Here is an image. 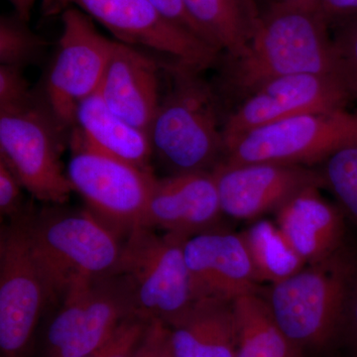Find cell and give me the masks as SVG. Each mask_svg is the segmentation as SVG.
<instances>
[{"label":"cell","instance_id":"5b68a950","mask_svg":"<svg viewBox=\"0 0 357 357\" xmlns=\"http://www.w3.org/2000/svg\"><path fill=\"white\" fill-rule=\"evenodd\" d=\"M187 239L146 227H135L124 238L115 273L128 281L137 312L145 318L170 326L194 302L185 258Z\"/></svg>","mask_w":357,"mask_h":357},{"label":"cell","instance_id":"ac0fdd59","mask_svg":"<svg viewBox=\"0 0 357 357\" xmlns=\"http://www.w3.org/2000/svg\"><path fill=\"white\" fill-rule=\"evenodd\" d=\"M319 189L307 188L275 213V222L307 265L330 257L349 243L344 213L324 199Z\"/></svg>","mask_w":357,"mask_h":357},{"label":"cell","instance_id":"277c9868","mask_svg":"<svg viewBox=\"0 0 357 357\" xmlns=\"http://www.w3.org/2000/svg\"><path fill=\"white\" fill-rule=\"evenodd\" d=\"M27 223L51 300L79 284L116 272L121 237L91 211L28 215Z\"/></svg>","mask_w":357,"mask_h":357},{"label":"cell","instance_id":"9a60e30c","mask_svg":"<svg viewBox=\"0 0 357 357\" xmlns=\"http://www.w3.org/2000/svg\"><path fill=\"white\" fill-rule=\"evenodd\" d=\"M185 258L194 300L234 302L261 292L241 234L215 229L189 237Z\"/></svg>","mask_w":357,"mask_h":357},{"label":"cell","instance_id":"2e32d148","mask_svg":"<svg viewBox=\"0 0 357 357\" xmlns=\"http://www.w3.org/2000/svg\"><path fill=\"white\" fill-rule=\"evenodd\" d=\"M222 215L211 172L172 174L155 180L142 227L189 238L218 229Z\"/></svg>","mask_w":357,"mask_h":357},{"label":"cell","instance_id":"3957f363","mask_svg":"<svg viewBox=\"0 0 357 357\" xmlns=\"http://www.w3.org/2000/svg\"><path fill=\"white\" fill-rule=\"evenodd\" d=\"M168 68L173 82L148 133L153 154L173 174L211 172L225 154L220 96L201 70L178 63Z\"/></svg>","mask_w":357,"mask_h":357},{"label":"cell","instance_id":"d6a6232c","mask_svg":"<svg viewBox=\"0 0 357 357\" xmlns=\"http://www.w3.org/2000/svg\"><path fill=\"white\" fill-rule=\"evenodd\" d=\"M319 11L328 25H337L357 16V0H323Z\"/></svg>","mask_w":357,"mask_h":357},{"label":"cell","instance_id":"f546056e","mask_svg":"<svg viewBox=\"0 0 357 357\" xmlns=\"http://www.w3.org/2000/svg\"><path fill=\"white\" fill-rule=\"evenodd\" d=\"M22 189L20 181L13 169L3 159L0 158V211L2 217L17 218L22 206Z\"/></svg>","mask_w":357,"mask_h":357},{"label":"cell","instance_id":"e575fe53","mask_svg":"<svg viewBox=\"0 0 357 357\" xmlns=\"http://www.w3.org/2000/svg\"><path fill=\"white\" fill-rule=\"evenodd\" d=\"M323 0H269V4L302 7V8L319 10Z\"/></svg>","mask_w":357,"mask_h":357},{"label":"cell","instance_id":"4fadbf2b","mask_svg":"<svg viewBox=\"0 0 357 357\" xmlns=\"http://www.w3.org/2000/svg\"><path fill=\"white\" fill-rule=\"evenodd\" d=\"M351 102L335 75L277 77L246 96L223 121V141L297 115L344 109Z\"/></svg>","mask_w":357,"mask_h":357},{"label":"cell","instance_id":"7a4b0ae2","mask_svg":"<svg viewBox=\"0 0 357 357\" xmlns=\"http://www.w3.org/2000/svg\"><path fill=\"white\" fill-rule=\"evenodd\" d=\"M356 264L357 249L347 243L330 257L262 289L275 321L305 356L337 351Z\"/></svg>","mask_w":357,"mask_h":357},{"label":"cell","instance_id":"f1b7e54d","mask_svg":"<svg viewBox=\"0 0 357 357\" xmlns=\"http://www.w3.org/2000/svg\"><path fill=\"white\" fill-rule=\"evenodd\" d=\"M337 351H344V357H357V264L345 304Z\"/></svg>","mask_w":357,"mask_h":357},{"label":"cell","instance_id":"7c38bea8","mask_svg":"<svg viewBox=\"0 0 357 357\" xmlns=\"http://www.w3.org/2000/svg\"><path fill=\"white\" fill-rule=\"evenodd\" d=\"M61 15L62 33L45 82V103L70 129L79 103L100 89L116 40L103 36L77 7H68Z\"/></svg>","mask_w":357,"mask_h":357},{"label":"cell","instance_id":"4dcf8cb0","mask_svg":"<svg viewBox=\"0 0 357 357\" xmlns=\"http://www.w3.org/2000/svg\"><path fill=\"white\" fill-rule=\"evenodd\" d=\"M149 1L153 4L155 8L162 15L165 16L167 20H170L174 24L178 25V27L187 30L188 32L196 35L199 39L211 44L208 39H206V37L204 36L201 28L199 27V25L192 20L190 14L188 13L182 0H149Z\"/></svg>","mask_w":357,"mask_h":357},{"label":"cell","instance_id":"8992f818","mask_svg":"<svg viewBox=\"0 0 357 357\" xmlns=\"http://www.w3.org/2000/svg\"><path fill=\"white\" fill-rule=\"evenodd\" d=\"M357 144V112L347 109L289 117L225 142L220 163L312 167Z\"/></svg>","mask_w":357,"mask_h":357},{"label":"cell","instance_id":"ba28073f","mask_svg":"<svg viewBox=\"0 0 357 357\" xmlns=\"http://www.w3.org/2000/svg\"><path fill=\"white\" fill-rule=\"evenodd\" d=\"M72 153L67 175L96 218L119 236L142 227L156 177L153 171L114 158L89 146L75 129L70 132Z\"/></svg>","mask_w":357,"mask_h":357},{"label":"cell","instance_id":"d6986e66","mask_svg":"<svg viewBox=\"0 0 357 357\" xmlns=\"http://www.w3.org/2000/svg\"><path fill=\"white\" fill-rule=\"evenodd\" d=\"M167 326L171 357H236L238 325L234 302L195 300Z\"/></svg>","mask_w":357,"mask_h":357},{"label":"cell","instance_id":"8fae6325","mask_svg":"<svg viewBox=\"0 0 357 357\" xmlns=\"http://www.w3.org/2000/svg\"><path fill=\"white\" fill-rule=\"evenodd\" d=\"M62 298L47 331V357L86 356L138 312L132 289L119 273L79 284Z\"/></svg>","mask_w":357,"mask_h":357},{"label":"cell","instance_id":"6da1fadb","mask_svg":"<svg viewBox=\"0 0 357 357\" xmlns=\"http://www.w3.org/2000/svg\"><path fill=\"white\" fill-rule=\"evenodd\" d=\"M328 23L321 11L269 4L245 52L225 58L222 93L239 102L263 84L296 74L337 75Z\"/></svg>","mask_w":357,"mask_h":357},{"label":"cell","instance_id":"836d02e7","mask_svg":"<svg viewBox=\"0 0 357 357\" xmlns=\"http://www.w3.org/2000/svg\"><path fill=\"white\" fill-rule=\"evenodd\" d=\"M9 2L14 7V13L17 14L21 20L29 22L36 0H9Z\"/></svg>","mask_w":357,"mask_h":357},{"label":"cell","instance_id":"9c48e42d","mask_svg":"<svg viewBox=\"0 0 357 357\" xmlns=\"http://www.w3.org/2000/svg\"><path fill=\"white\" fill-rule=\"evenodd\" d=\"M77 7L98 21L121 43L169 56L174 62L204 70L220 60V52L174 24L149 0H47V11Z\"/></svg>","mask_w":357,"mask_h":357},{"label":"cell","instance_id":"d4e9b609","mask_svg":"<svg viewBox=\"0 0 357 357\" xmlns=\"http://www.w3.org/2000/svg\"><path fill=\"white\" fill-rule=\"evenodd\" d=\"M46 46L43 38L35 34L28 22L17 14L0 17V65L22 69L32 64Z\"/></svg>","mask_w":357,"mask_h":357},{"label":"cell","instance_id":"52a82bcc","mask_svg":"<svg viewBox=\"0 0 357 357\" xmlns=\"http://www.w3.org/2000/svg\"><path fill=\"white\" fill-rule=\"evenodd\" d=\"M66 130L46 103L37 100L0 112V158L26 191L44 203L64 204L74 192L62 163Z\"/></svg>","mask_w":357,"mask_h":357},{"label":"cell","instance_id":"cb8c5ba5","mask_svg":"<svg viewBox=\"0 0 357 357\" xmlns=\"http://www.w3.org/2000/svg\"><path fill=\"white\" fill-rule=\"evenodd\" d=\"M319 171L325 188L337 199L347 220L357 227V144L338 150Z\"/></svg>","mask_w":357,"mask_h":357},{"label":"cell","instance_id":"1f68e13d","mask_svg":"<svg viewBox=\"0 0 357 357\" xmlns=\"http://www.w3.org/2000/svg\"><path fill=\"white\" fill-rule=\"evenodd\" d=\"M169 328L160 319H152L135 357H171Z\"/></svg>","mask_w":357,"mask_h":357},{"label":"cell","instance_id":"5bb4252c","mask_svg":"<svg viewBox=\"0 0 357 357\" xmlns=\"http://www.w3.org/2000/svg\"><path fill=\"white\" fill-rule=\"evenodd\" d=\"M211 174L223 215L236 220H260L307 188H325L321 171L306 166L220 163Z\"/></svg>","mask_w":357,"mask_h":357},{"label":"cell","instance_id":"e0dca14e","mask_svg":"<svg viewBox=\"0 0 357 357\" xmlns=\"http://www.w3.org/2000/svg\"><path fill=\"white\" fill-rule=\"evenodd\" d=\"M160 70L137 47L116 41L98 93L115 114L149 133L162 98Z\"/></svg>","mask_w":357,"mask_h":357},{"label":"cell","instance_id":"4316f807","mask_svg":"<svg viewBox=\"0 0 357 357\" xmlns=\"http://www.w3.org/2000/svg\"><path fill=\"white\" fill-rule=\"evenodd\" d=\"M151 321L139 312L131 314L105 344L82 357H135Z\"/></svg>","mask_w":357,"mask_h":357},{"label":"cell","instance_id":"83f0119b","mask_svg":"<svg viewBox=\"0 0 357 357\" xmlns=\"http://www.w3.org/2000/svg\"><path fill=\"white\" fill-rule=\"evenodd\" d=\"M35 100L22 69L0 65V112L21 109Z\"/></svg>","mask_w":357,"mask_h":357},{"label":"cell","instance_id":"ffe728a7","mask_svg":"<svg viewBox=\"0 0 357 357\" xmlns=\"http://www.w3.org/2000/svg\"><path fill=\"white\" fill-rule=\"evenodd\" d=\"M72 128L98 151L152 171L150 162L154 154L149 134L115 114L98 91L79 103Z\"/></svg>","mask_w":357,"mask_h":357},{"label":"cell","instance_id":"484cf974","mask_svg":"<svg viewBox=\"0 0 357 357\" xmlns=\"http://www.w3.org/2000/svg\"><path fill=\"white\" fill-rule=\"evenodd\" d=\"M333 38L337 75L351 100L357 102V16L342 21Z\"/></svg>","mask_w":357,"mask_h":357},{"label":"cell","instance_id":"30bf717a","mask_svg":"<svg viewBox=\"0 0 357 357\" xmlns=\"http://www.w3.org/2000/svg\"><path fill=\"white\" fill-rule=\"evenodd\" d=\"M28 215L14 218L0 239V354L25 357L51 296L33 251Z\"/></svg>","mask_w":357,"mask_h":357},{"label":"cell","instance_id":"603a6c76","mask_svg":"<svg viewBox=\"0 0 357 357\" xmlns=\"http://www.w3.org/2000/svg\"><path fill=\"white\" fill-rule=\"evenodd\" d=\"M255 222L241 234L258 283H278L306 266L276 222L264 218Z\"/></svg>","mask_w":357,"mask_h":357},{"label":"cell","instance_id":"7402d4cb","mask_svg":"<svg viewBox=\"0 0 357 357\" xmlns=\"http://www.w3.org/2000/svg\"><path fill=\"white\" fill-rule=\"evenodd\" d=\"M238 347L236 357H306L275 321L261 292L234 301Z\"/></svg>","mask_w":357,"mask_h":357},{"label":"cell","instance_id":"44dd1931","mask_svg":"<svg viewBox=\"0 0 357 357\" xmlns=\"http://www.w3.org/2000/svg\"><path fill=\"white\" fill-rule=\"evenodd\" d=\"M204 36L225 58L245 52L262 10L259 0H182Z\"/></svg>","mask_w":357,"mask_h":357}]
</instances>
